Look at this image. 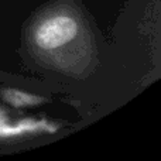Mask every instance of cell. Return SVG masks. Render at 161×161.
<instances>
[{
  "mask_svg": "<svg viewBox=\"0 0 161 161\" xmlns=\"http://www.w3.org/2000/svg\"><path fill=\"white\" fill-rule=\"evenodd\" d=\"M78 34V23L74 17L58 14L44 20L38 25L34 40L42 50H55L62 47Z\"/></svg>",
  "mask_w": 161,
  "mask_h": 161,
  "instance_id": "6da1fadb",
  "label": "cell"
},
{
  "mask_svg": "<svg viewBox=\"0 0 161 161\" xmlns=\"http://www.w3.org/2000/svg\"><path fill=\"white\" fill-rule=\"evenodd\" d=\"M2 97L14 108H36L45 102L44 97L17 89H6L2 92Z\"/></svg>",
  "mask_w": 161,
  "mask_h": 161,
  "instance_id": "7a4b0ae2",
  "label": "cell"
}]
</instances>
